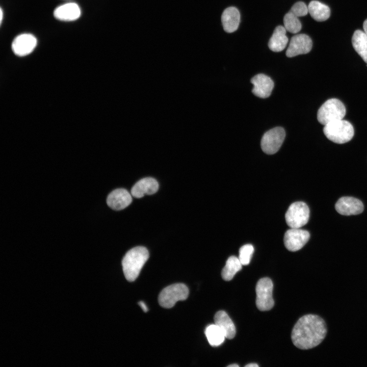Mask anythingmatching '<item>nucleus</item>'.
<instances>
[{"mask_svg":"<svg viewBox=\"0 0 367 367\" xmlns=\"http://www.w3.org/2000/svg\"><path fill=\"white\" fill-rule=\"evenodd\" d=\"M326 333L324 320L317 315L309 314L298 320L292 330L291 338L296 347L307 350L318 346L325 338Z\"/></svg>","mask_w":367,"mask_h":367,"instance_id":"1","label":"nucleus"},{"mask_svg":"<svg viewBox=\"0 0 367 367\" xmlns=\"http://www.w3.org/2000/svg\"><path fill=\"white\" fill-rule=\"evenodd\" d=\"M148 257V251L143 246L134 247L127 252L122 260L126 279L128 281L135 280Z\"/></svg>","mask_w":367,"mask_h":367,"instance_id":"2","label":"nucleus"},{"mask_svg":"<svg viewBox=\"0 0 367 367\" xmlns=\"http://www.w3.org/2000/svg\"><path fill=\"white\" fill-rule=\"evenodd\" d=\"M323 132L329 140L338 144L349 142L354 134L352 124L343 119L327 124L324 127Z\"/></svg>","mask_w":367,"mask_h":367,"instance_id":"3","label":"nucleus"},{"mask_svg":"<svg viewBox=\"0 0 367 367\" xmlns=\"http://www.w3.org/2000/svg\"><path fill=\"white\" fill-rule=\"evenodd\" d=\"M346 114V108L338 99L331 98L325 101L318 111L317 119L323 124L343 119Z\"/></svg>","mask_w":367,"mask_h":367,"instance_id":"4","label":"nucleus"},{"mask_svg":"<svg viewBox=\"0 0 367 367\" xmlns=\"http://www.w3.org/2000/svg\"><path fill=\"white\" fill-rule=\"evenodd\" d=\"M189 295V289L184 283H175L164 288L160 293V305L166 308L174 306L178 301L186 300Z\"/></svg>","mask_w":367,"mask_h":367,"instance_id":"5","label":"nucleus"},{"mask_svg":"<svg viewBox=\"0 0 367 367\" xmlns=\"http://www.w3.org/2000/svg\"><path fill=\"white\" fill-rule=\"evenodd\" d=\"M273 289L272 281L268 277L262 278L257 281L255 288L256 305L259 310H269L274 306Z\"/></svg>","mask_w":367,"mask_h":367,"instance_id":"6","label":"nucleus"},{"mask_svg":"<svg viewBox=\"0 0 367 367\" xmlns=\"http://www.w3.org/2000/svg\"><path fill=\"white\" fill-rule=\"evenodd\" d=\"M309 218L308 206L302 201L292 203L285 215L286 222L291 228H300L308 222Z\"/></svg>","mask_w":367,"mask_h":367,"instance_id":"7","label":"nucleus"},{"mask_svg":"<svg viewBox=\"0 0 367 367\" xmlns=\"http://www.w3.org/2000/svg\"><path fill=\"white\" fill-rule=\"evenodd\" d=\"M285 137V130L281 127H276L267 131L261 140L263 151L268 154L276 153L281 146Z\"/></svg>","mask_w":367,"mask_h":367,"instance_id":"8","label":"nucleus"},{"mask_svg":"<svg viewBox=\"0 0 367 367\" xmlns=\"http://www.w3.org/2000/svg\"><path fill=\"white\" fill-rule=\"evenodd\" d=\"M309 238V233L307 230L291 228L284 233V244L289 251H297L306 244Z\"/></svg>","mask_w":367,"mask_h":367,"instance_id":"9","label":"nucleus"},{"mask_svg":"<svg viewBox=\"0 0 367 367\" xmlns=\"http://www.w3.org/2000/svg\"><path fill=\"white\" fill-rule=\"evenodd\" d=\"M312 42L310 38L306 34H301L293 36L286 51L288 57L308 53L311 49Z\"/></svg>","mask_w":367,"mask_h":367,"instance_id":"10","label":"nucleus"},{"mask_svg":"<svg viewBox=\"0 0 367 367\" xmlns=\"http://www.w3.org/2000/svg\"><path fill=\"white\" fill-rule=\"evenodd\" d=\"M37 44L36 38L32 34H22L17 36L12 44L13 52L18 56L29 55Z\"/></svg>","mask_w":367,"mask_h":367,"instance_id":"11","label":"nucleus"},{"mask_svg":"<svg viewBox=\"0 0 367 367\" xmlns=\"http://www.w3.org/2000/svg\"><path fill=\"white\" fill-rule=\"evenodd\" d=\"M335 209L343 215H354L361 213L364 209L362 202L352 197H343L335 204Z\"/></svg>","mask_w":367,"mask_h":367,"instance_id":"12","label":"nucleus"},{"mask_svg":"<svg viewBox=\"0 0 367 367\" xmlns=\"http://www.w3.org/2000/svg\"><path fill=\"white\" fill-rule=\"evenodd\" d=\"M251 83L253 85L252 93L262 98L269 97L274 88L273 80L269 76L261 73L253 77Z\"/></svg>","mask_w":367,"mask_h":367,"instance_id":"13","label":"nucleus"},{"mask_svg":"<svg viewBox=\"0 0 367 367\" xmlns=\"http://www.w3.org/2000/svg\"><path fill=\"white\" fill-rule=\"evenodd\" d=\"M132 201L130 194L124 189H117L108 195L107 202L114 210H121L128 206Z\"/></svg>","mask_w":367,"mask_h":367,"instance_id":"14","label":"nucleus"},{"mask_svg":"<svg viewBox=\"0 0 367 367\" xmlns=\"http://www.w3.org/2000/svg\"><path fill=\"white\" fill-rule=\"evenodd\" d=\"M159 189V184L152 177H146L140 179L133 187L131 194L136 198H141L145 195H152Z\"/></svg>","mask_w":367,"mask_h":367,"instance_id":"15","label":"nucleus"},{"mask_svg":"<svg viewBox=\"0 0 367 367\" xmlns=\"http://www.w3.org/2000/svg\"><path fill=\"white\" fill-rule=\"evenodd\" d=\"M221 20L224 30L227 33L236 31L239 25L240 14L237 8L233 7L226 8L223 12Z\"/></svg>","mask_w":367,"mask_h":367,"instance_id":"16","label":"nucleus"},{"mask_svg":"<svg viewBox=\"0 0 367 367\" xmlns=\"http://www.w3.org/2000/svg\"><path fill=\"white\" fill-rule=\"evenodd\" d=\"M214 322L215 324L222 329L226 338L230 339L235 336V325L225 311L220 310L217 312L214 316Z\"/></svg>","mask_w":367,"mask_h":367,"instance_id":"17","label":"nucleus"},{"mask_svg":"<svg viewBox=\"0 0 367 367\" xmlns=\"http://www.w3.org/2000/svg\"><path fill=\"white\" fill-rule=\"evenodd\" d=\"M55 17L61 20L71 21L77 19L81 15L78 6L74 3L65 4L57 7L54 11Z\"/></svg>","mask_w":367,"mask_h":367,"instance_id":"18","label":"nucleus"},{"mask_svg":"<svg viewBox=\"0 0 367 367\" xmlns=\"http://www.w3.org/2000/svg\"><path fill=\"white\" fill-rule=\"evenodd\" d=\"M286 29L281 25L277 27L268 43L269 48L275 52L283 50L288 42L286 36Z\"/></svg>","mask_w":367,"mask_h":367,"instance_id":"19","label":"nucleus"},{"mask_svg":"<svg viewBox=\"0 0 367 367\" xmlns=\"http://www.w3.org/2000/svg\"><path fill=\"white\" fill-rule=\"evenodd\" d=\"M352 43L355 50L367 63V35L362 31H355L352 38Z\"/></svg>","mask_w":367,"mask_h":367,"instance_id":"20","label":"nucleus"},{"mask_svg":"<svg viewBox=\"0 0 367 367\" xmlns=\"http://www.w3.org/2000/svg\"><path fill=\"white\" fill-rule=\"evenodd\" d=\"M311 16L318 21H323L329 18L330 10L328 6L317 1L310 2L308 6Z\"/></svg>","mask_w":367,"mask_h":367,"instance_id":"21","label":"nucleus"},{"mask_svg":"<svg viewBox=\"0 0 367 367\" xmlns=\"http://www.w3.org/2000/svg\"><path fill=\"white\" fill-rule=\"evenodd\" d=\"M242 264L239 257L235 256H230L226 262L225 266L221 272L222 278L225 281H230L235 274L242 268Z\"/></svg>","mask_w":367,"mask_h":367,"instance_id":"22","label":"nucleus"},{"mask_svg":"<svg viewBox=\"0 0 367 367\" xmlns=\"http://www.w3.org/2000/svg\"><path fill=\"white\" fill-rule=\"evenodd\" d=\"M205 334L210 345L214 347L221 345L226 338L222 329L216 324L207 326Z\"/></svg>","mask_w":367,"mask_h":367,"instance_id":"23","label":"nucleus"},{"mask_svg":"<svg viewBox=\"0 0 367 367\" xmlns=\"http://www.w3.org/2000/svg\"><path fill=\"white\" fill-rule=\"evenodd\" d=\"M298 17L290 11L284 15L283 22L286 31L295 34L301 30L302 24Z\"/></svg>","mask_w":367,"mask_h":367,"instance_id":"24","label":"nucleus"},{"mask_svg":"<svg viewBox=\"0 0 367 367\" xmlns=\"http://www.w3.org/2000/svg\"><path fill=\"white\" fill-rule=\"evenodd\" d=\"M253 252L254 248L251 244H246L240 248L238 257L242 265L250 263Z\"/></svg>","mask_w":367,"mask_h":367,"instance_id":"25","label":"nucleus"},{"mask_svg":"<svg viewBox=\"0 0 367 367\" xmlns=\"http://www.w3.org/2000/svg\"><path fill=\"white\" fill-rule=\"evenodd\" d=\"M297 17L304 16L308 13V7L302 2L295 3L290 11Z\"/></svg>","mask_w":367,"mask_h":367,"instance_id":"26","label":"nucleus"},{"mask_svg":"<svg viewBox=\"0 0 367 367\" xmlns=\"http://www.w3.org/2000/svg\"><path fill=\"white\" fill-rule=\"evenodd\" d=\"M138 304L141 307L143 311L147 312L148 311V308L145 303L143 301H140L138 302Z\"/></svg>","mask_w":367,"mask_h":367,"instance_id":"27","label":"nucleus"},{"mask_svg":"<svg viewBox=\"0 0 367 367\" xmlns=\"http://www.w3.org/2000/svg\"><path fill=\"white\" fill-rule=\"evenodd\" d=\"M363 28L364 32L367 35V19L363 22Z\"/></svg>","mask_w":367,"mask_h":367,"instance_id":"28","label":"nucleus"},{"mask_svg":"<svg viewBox=\"0 0 367 367\" xmlns=\"http://www.w3.org/2000/svg\"><path fill=\"white\" fill-rule=\"evenodd\" d=\"M246 367H258V365L255 363H251L245 365Z\"/></svg>","mask_w":367,"mask_h":367,"instance_id":"29","label":"nucleus"},{"mask_svg":"<svg viewBox=\"0 0 367 367\" xmlns=\"http://www.w3.org/2000/svg\"><path fill=\"white\" fill-rule=\"evenodd\" d=\"M228 367H239V365L235 363L232 364L227 366Z\"/></svg>","mask_w":367,"mask_h":367,"instance_id":"30","label":"nucleus"},{"mask_svg":"<svg viewBox=\"0 0 367 367\" xmlns=\"http://www.w3.org/2000/svg\"><path fill=\"white\" fill-rule=\"evenodd\" d=\"M2 18H3V11H2V9H1V22H2Z\"/></svg>","mask_w":367,"mask_h":367,"instance_id":"31","label":"nucleus"}]
</instances>
